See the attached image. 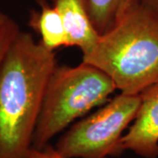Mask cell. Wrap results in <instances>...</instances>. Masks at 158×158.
<instances>
[{"label": "cell", "instance_id": "obj_1", "mask_svg": "<svg viewBox=\"0 0 158 158\" xmlns=\"http://www.w3.org/2000/svg\"><path fill=\"white\" fill-rule=\"evenodd\" d=\"M57 65L54 51L19 32L0 66V158H26L46 86Z\"/></svg>", "mask_w": 158, "mask_h": 158}, {"label": "cell", "instance_id": "obj_2", "mask_svg": "<svg viewBox=\"0 0 158 158\" xmlns=\"http://www.w3.org/2000/svg\"><path fill=\"white\" fill-rule=\"evenodd\" d=\"M82 62L107 74L120 92L141 94L158 82V13L141 0Z\"/></svg>", "mask_w": 158, "mask_h": 158}, {"label": "cell", "instance_id": "obj_3", "mask_svg": "<svg viewBox=\"0 0 158 158\" xmlns=\"http://www.w3.org/2000/svg\"><path fill=\"white\" fill-rule=\"evenodd\" d=\"M116 90L107 74L91 64L56 65L46 86L33 147L48 146L70 125L106 104Z\"/></svg>", "mask_w": 158, "mask_h": 158}, {"label": "cell", "instance_id": "obj_4", "mask_svg": "<svg viewBox=\"0 0 158 158\" xmlns=\"http://www.w3.org/2000/svg\"><path fill=\"white\" fill-rule=\"evenodd\" d=\"M140 106V94L120 92L70 125L57 140L56 149L69 158L118 157L124 152L122 138Z\"/></svg>", "mask_w": 158, "mask_h": 158}, {"label": "cell", "instance_id": "obj_5", "mask_svg": "<svg viewBox=\"0 0 158 158\" xmlns=\"http://www.w3.org/2000/svg\"><path fill=\"white\" fill-rule=\"evenodd\" d=\"M135 120L122 138L124 151L143 158L158 157V82L142 91Z\"/></svg>", "mask_w": 158, "mask_h": 158}, {"label": "cell", "instance_id": "obj_6", "mask_svg": "<svg viewBox=\"0 0 158 158\" xmlns=\"http://www.w3.org/2000/svg\"><path fill=\"white\" fill-rule=\"evenodd\" d=\"M51 1L62 16L69 47L78 48L83 56L88 54L99 38L90 19L88 0Z\"/></svg>", "mask_w": 158, "mask_h": 158}, {"label": "cell", "instance_id": "obj_7", "mask_svg": "<svg viewBox=\"0 0 158 158\" xmlns=\"http://www.w3.org/2000/svg\"><path fill=\"white\" fill-rule=\"evenodd\" d=\"M37 2L40 10L31 11L28 26L39 34L41 45L54 52L62 47H69L68 34L60 12L47 0Z\"/></svg>", "mask_w": 158, "mask_h": 158}, {"label": "cell", "instance_id": "obj_8", "mask_svg": "<svg viewBox=\"0 0 158 158\" xmlns=\"http://www.w3.org/2000/svg\"><path fill=\"white\" fill-rule=\"evenodd\" d=\"M141 0H88L92 24L98 34H105Z\"/></svg>", "mask_w": 158, "mask_h": 158}, {"label": "cell", "instance_id": "obj_9", "mask_svg": "<svg viewBox=\"0 0 158 158\" xmlns=\"http://www.w3.org/2000/svg\"><path fill=\"white\" fill-rule=\"evenodd\" d=\"M19 32L20 30L17 23L11 19L0 27V66L12 40L15 39Z\"/></svg>", "mask_w": 158, "mask_h": 158}, {"label": "cell", "instance_id": "obj_10", "mask_svg": "<svg viewBox=\"0 0 158 158\" xmlns=\"http://www.w3.org/2000/svg\"><path fill=\"white\" fill-rule=\"evenodd\" d=\"M26 158H69L57 151L55 146L48 144L43 148H32Z\"/></svg>", "mask_w": 158, "mask_h": 158}, {"label": "cell", "instance_id": "obj_11", "mask_svg": "<svg viewBox=\"0 0 158 158\" xmlns=\"http://www.w3.org/2000/svg\"><path fill=\"white\" fill-rule=\"evenodd\" d=\"M141 1L158 13V0H141Z\"/></svg>", "mask_w": 158, "mask_h": 158}, {"label": "cell", "instance_id": "obj_12", "mask_svg": "<svg viewBox=\"0 0 158 158\" xmlns=\"http://www.w3.org/2000/svg\"><path fill=\"white\" fill-rule=\"evenodd\" d=\"M9 19H10L9 16H7L6 13H4L3 11L0 10V27H1L4 24H6Z\"/></svg>", "mask_w": 158, "mask_h": 158}]
</instances>
